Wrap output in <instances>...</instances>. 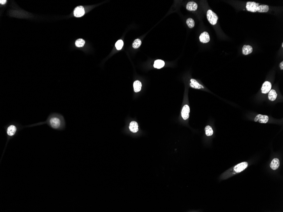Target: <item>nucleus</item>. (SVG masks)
Listing matches in <instances>:
<instances>
[{
  "mask_svg": "<svg viewBox=\"0 0 283 212\" xmlns=\"http://www.w3.org/2000/svg\"><path fill=\"white\" fill-rule=\"evenodd\" d=\"M190 86L193 88H196V89L204 88L203 86L200 84L196 80L194 79H191L190 80Z\"/></svg>",
  "mask_w": 283,
  "mask_h": 212,
  "instance_id": "9b49d317",
  "label": "nucleus"
},
{
  "mask_svg": "<svg viewBox=\"0 0 283 212\" xmlns=\"http://www.w3.org/2000/svg\"><path fill=\"white\" fill-rule=\"evenodd\" d=\"M85 42L82 39H79L75 41V45L77 47H82L84 46Z\"/></svg>",
  "mask_w": 283,
  "mask_h": 212,
  "instance_id": "412c9836",
  "label": "nucleus"
},
{
  "mask_svg": "<svg viewBox=\"0 0 283 212\" xmlns=\"http://www.w3.org/2000/svg\"><path fill=\"white\" fill-rule=\"evenodd\" d=\"M47 125L54 130L61 131L63 130L65 126V119L61 114L57 113H51L47 116L45 122H40L30 125L24 126L26 127H31L39 125Z\"/></svg>",
  "mask_w": 283,
  "mask_h": 212,
  "instance_id": "f257e3e1",
  "label": "nucleus"
},
{
  "mask_svg": "<svg viewBox=\"0 0 283 212\" xmlns=\"http://www.w3.org/2000/svg\"><path fill=\"white\" fill-rule=\"evenodd\" d=\"M186 8L189 11H196L198 9V5L196 3L193 1L189 2L186 4Z\"/></svg>",
  "mask_w": 283,
  "mask_h": 212,
  "instance_id": "f8f14e48",
  "label": "nucleus"
},
{
  "mask_svg": "<svg viewBox=\"0 0 283 212\" xmlns=\"http://www.w3.org/2000/svg\"><path fill=\"white\" fill-rule=\"evenodd\" d=\"M123 42L122 40H119L115 44V47H116L117 49L118 50L121 49L123 47Z\"/></svg>",
  "mask_w": 283,
  "mask_h": 212,
  "instance_id": "b1692460",
  "label": "nucleus"
},
{
  "mask_svg": "<svg viewBox=\"0 0 283 212\" xmlns=\"http://www.w3.org/2000/svg\"><path fill=\"white\" fill-rule=\"evenodd\" d=\"M269 120V117L267 115H263L262 114H258L256 116L254 119V121L256 122L258 121L260 123H267Z\"/></svg>",
  "mask_w": 283,
  "mask_h": 212,
  "instance_id": "1a4fd4ad",
  "label": "nucleus"
},
{
  "mask_svg": "<svg viewBox=\"0 0 283 212\" xmlns=\"http://www.w3.org/2000/svg\"><path fill=\"white\" fill-rule=\"evenodd\" d=\"M253 47L249 45H244L242 47V53L244 55H248L252 53Z\"/></svg>",
  "mask_w": 283,
  "mask_h": 212,
  "instance_id": "2eb2a0df",
  "label": "nucleus"
},
{
  "mask_svg": "<svg viewBox=\"0 0 283 212\" xmlns=\"http://www.w3.org/2000/svg\"><path fill=\"white\" fill-rule=\"evenodd\" d=\"M142 44V42L140 39H136L133 42L132 44V47L135 49H137L139 48Z\"/></svg>",
  "mask_w": 283,
  "mask_h": 212,
  "instance_id": "4be33fe9",
  "label": "nucleus"
},
{
  "mask_svg": "<svg viewBox=\"0 0 283 212\" xmlns=\"http://www.w3.org/2000/svg\"><path fill=\"white\" fill-rule=\"evenodd\" d=\"M269 6L266 5H259L257 12L260 13L267 12L269 10Z\"/></svg>",
  "mask_w": 283,
  "mask_h": 212,
  "instance_id": "6ab92c4d",
  "label": "nucleus"
},
{
  "mask_svg": "<svg viewBox=\"0 0 283 212\" xmlns=\"http://www.w3.org/2000/svg\"><path fill=\"white\" fill-rule=\"evenodd\" d=\"M25 128L24 126H22L21 124L15 121H12L8 123L4 126V129L6 132V135L7 137V142L3 150L2 155L1 156V161L3 156L4 154L6 149L7 148V144L10 140L13 139L16 136L20 131L23 129Z\"/></svg>",
  "mask_w": 283,
  "mask_h": 212,
  "instance_id": "f03ea898",
  "label": "nucleus"
},
{
  "mask_svg": "<svg viewBox=\"0 0 283 212\" xmlns=\"http://www.w3.org/2000/svg\"><path fill=\"white\" fill-rule=\"evenodd\" d=\"M73 13L75 17H79L83 16L85 14L84 8L82 6L77 7L75 9Z\"/></svg>",
  "mask_w": 283,
  "mask_h": 212,
  "instance_id": "423d86ee",
  "label": "nucleus"
},
{
  "mask_svg": "<svg viewBox=\"0 0 283 212\" xmlns=\"http://www.w3.org/2000/svg\"><path fill=\"white\" fill-rule=\"evenodd\" d=\"M165 65V62L159 59V60L155 61L154 66L155 68L159 69L164 67Z\"/></svg>",
  "mask_w": 283,
  "mask_h": 212,
  "instance_id": "a211bd4d",
  "label": "nucleus"
},
{
  "mask_svg": "<svg viewBox=\"0 0 283 212\" xmlns=\"http://www.w3.org/2000/svg\"><path fill=\"white\" fill-rule=\"evenodd\" d=\"M248 163L246 162H244L235 166L234 170L237 173H239L246 169V168L248 167Z\"/></svg>",
  "mask_w": 283,
  "mask_h": 212,
  "instance_id": "0eeeda50",
  "label": "nucleus"
},
{
  "mask_svg": "<svg viewBox=\"0 0 283 212\" xmlns=\"http://www.w3.org/2000/svg\"><path fill=\"white\" fill-rule=\"evenodd\" d=\"M282 47H283V43H282Z\"/></svg>",
  "mask_w": 283,
  "mask_h": 212,
  "instance_id": "bb28decb",
  "label": "nucleus"
},
{
  "mask_svg": "<svg viewBox=\"0 0 283 212\" xmlns=\"http://www.w3.org/2000/svg\"><path fill=\"white\" fill-rule=\"evenodd\" d=\"M258 6V3L255 2H248L246 3V8L247 10L249 12H256L257 11Z\"/></svg>",
  "mask_w": 283,
  "mask_h": 212,
  "instance_id": "20e7f679",
  "label": "nucleus"
},
{
  "mask_svg": "<svg viewBox=\"0 0 283 212\" xmlns=\"http://www.w3.org/2000/svg\"><path fill=\"white\" fill-rule=\"evenodd\" d=\"M200 42L203 43H208L210 41V37L208 32L205 31L201 33L199 37Z\"/></svg>",
  "mask_w": 283,
  "mask_h": 212,
  "instance_id": "9d476101",
  "label": "nucleus"
},
{
  "mask_svg": "<svg viewBox=\"0 0 283 212\" xmlns=\"http://www.w3.org/2000/svg\"><path fill=\"white\" fill-rule=\"evenodd\" d=\"M134 91L135 92H138L140 91L142 88V83L139 81H136L133 83V84Z\"/></svg>",
  "mask_w": 283,
  "mask_h": 212,
  "instance_id": "f3484780",
  "label": "nucleus"
},
{
  "mask_svg": "<svg viewBox=\"0 0 283 212\" xmlns=\"http://www.w3.org/2000/svg\"><path fill=\"white\" fill-rule=\"evenodd\" d=\"M280 67L281 70H283V61H282L280 64Z\"/></svg>",
  "mask_w": 283,
  "mask_h": 212,
  "instance_id": "a878e982",
  "label": "nucleus"
},
{
  "mask_svg": "<svg viewBox=\"0 0 283 212\" xmlns=\"http://www.w3.org/2000/svg\"><path fill=\"white\" fill-rule=\"evenodd\" d=\"M280 166V161L278 158H274L270 164V167L272 170H276L278 169Z\"/></svg>",
  "mask_w": 283,
  "mask_h": 212,
  "instance_id": "4468645a",
  "label": "nucleus"
},
{
  "mask_svg": "<svg viewBox=\"0 0 283 212\" xmlns=\"http://www.w3.org/2000/svg\"><path fill=\"white\" fill-rule=\"evenodd\" d=\"M277 95H278L277 94L276 91L274 90H270L268 94V98H269V100L271 101H274L276 100L277 97Z\"/></svg>",
  "mask_w": 283,
  "mask_h": 212,
  "instance_id": "dca6fc26",
  "label": "nucleus"
},
{
  "mask_svg": "<svg viewBox=\"0 0 283 212\" xmlns=\"http://www.w3.org/2000/svg\"><path fill=\"white\" fill-rule=\"evenodd\" d=\"M207 18L208 21L212 25L216 24L218 17L214 12L211 10H209L207 12Z\"/></svg>",
  "mask_w": 283,
  "mask_h": 212,
  "instance_id": "7ed1b4c3",
  "label": "nucleus"
},
{
  "mask_svg": "<svg viewBox=\"0 0 283 212\" xmlns=\"http://www.w3.org/2000/svg\"><path fill=\"white\" fill-rule=\"evenodd\" d=\"M129 129L133 133L137 132L139 130L137 123L135 121H132L130 123L129 125Z\"/></svg>",
  "mask_w": 283,
  "mask_h": 212,
  "instance_id": "ddd939ff",
  "label": "nucleus"
},
{
  "mask_svg": "<svg viewBox=\"0 0 283 212\" xmlns=\"http://www.w3.org/2000/svg\"><path fill=\"white\" fill-rule=\"evenodd\" d=\"M205 130L206 132V135L207 136H210L213 135V130L211 126L209 125L206 126L205 128Z\"/></svg>",
  "mask_w": 283,
  "mask_h": 212,
  "instance_id": "aec40b11",
  "label": "nucleus"
},
{
  "mask_svg": "<svg viewBox=\"0 0 283 212\" xmlns=\"http://www.w3.org/2000/svg\"><path fill=\"white\" fill-rule=\"evenodd\" d=\"M190 108L188 105H186L183 107L181 111V116L184 120H186L190 116Z\"/></svg>",
  "mask_w": 283,
  "mask_h": 212,
  "instance_id": "39448f33",
  "label": "nucleus"
},
{
  "mask_svg": "<svg viewBox=\"0 0 283 212\" xmlns=\"http://www.w3.org/2000/svg\"><path fill=\"white\" fill-rule=\"evenodd\" d=\"M187 26L190 28H192L195 26V21L193 19L191 18L187 19L186 21Z\"/></svg>",
  "mask_w": 283,
  "mask_h": 212,
  "instance_id": "5701e85b",
  "label": "nucleus"
},
{
  "mask_svg": "<svg viewBox=\"0 0 283 212\" xmlns=\"http://www.w3.org/2000/svg\"><path fill=\"white\" fill-rule=\"evenodd\" d=\"M7 1L6 0H3V1L1 0V1H0V3H1V4H4L5 3L7 2Z\"/></svg>",
  "mask_w": 283,
  "mask_h": 212,
  "instance_id": "393cba45",
  "label": "nucleus"
},
{
  "mask_svg": "<svg viewBox=\"0 0 283 212\" xmlns=\"http://www.w3.org/2000/svg\"><path fill=\"white\" fill-rule=\"evenodd\" d=\"M272 84L270 82L266 81L264 82L262 86V93L263 94H267V93L270 91L271 90Z\"/></svg>",
  "mask_w": 283,
  "mask_h": 212,
  "instance_id": "6e6552de",
  "label": "nucleus"
}]
</instances>
